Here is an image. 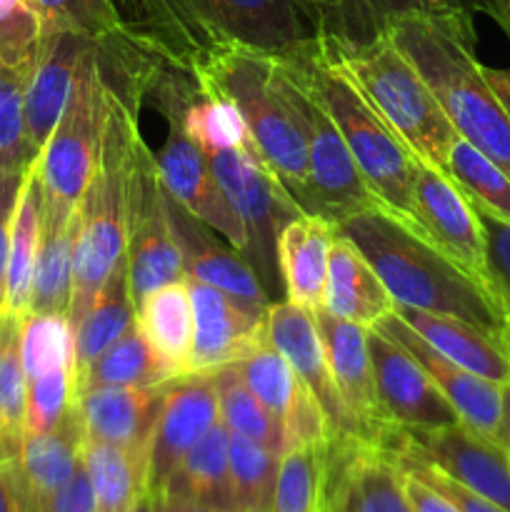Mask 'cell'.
Listing matches in <instances>:
<instances>
[{
    "instance_id": "obj_1",
    "label": "cell",
    "mask_w": 510,
    "mask_h": 512,
    "mask_svg": "<svg viewBox=\"0 0 510 512\" xmlns=\"http://www.w3.org/2000/svg\"><path fill=\"white\" fill-rule=\"evenodd\" d=\"M335 233L358 245L395 305L465 320L505 343L508 305L470 278L413 220L378 203L335 225Z\"/></svg>"
},
{
    "instance_id": "obj_2",
    "label": "cell",
    "mask_w": 510,
    "mask_h": 512,
    "mask_svg": "<svg viewBox=\"0 0 510 512\" xmlns=\"http://www.w3.org/2000/svg\"><path fill=\"white\" fill-rule=\"evenodd\" d=\"M388 35L423 75L455 133L510 175V115L475 58L468 8L430 5L400 18Z\"/></svg>"
},
{
    "instance_id": "obj_3",
    "label": "cell",
    "mask_w": 510,
    "mask_h": 512,
    "mask_svg": "<svg viewBox=\"0 0 510 512\" xmlns=\"http://www.w3.org/2000/svg\"><path fill=\"white\" fill-rule=\"evenodd\" d=\"M123 23L173 68L193 73L215 48L243 45L285 55L318 38L298 0H128Z\"/></svg>"
},
{
    "instance_id": "obj_4",
    "label": "cell",
    "mask_w": 510,
    "mask_h": 512,
    "mask_svg": "<svg viewBox=\"0 0 510 512\" xmlns=\"http://www.w3.org/2000/svg\"><path fill=\"white\" fill-rule=\"evenodd\" d=\"M275 58L333 118L375 198L400 218L413 220V153L345 73L330 40L318 35L303 48Z\"/></svg>"
},
{
    "instance_id": "obj_5",
    "label": "cell",
    "mask_w": 510,
    "mask_h": 512,
    "mask_svg": "<svg viewBox=\"0 0 510 512\" xmlns=\"http://www.w3.org/2000/svg\"><path fill=\"white\" fill-rule=\"evenodd\" d=\"M190 75L240 110L260 158L308 213V150L278 58L243 45H223L210 50Z\"/></svg>"
},
{
    "instance_id": "obj_6",
    "label": "cell",
    "mask_w": 510,
    "mask_h": 512,
    "mask_svg": "<svg viewBox=\"0 0 510 512\" xmlns=\"http://www.w3.org/2000/svg\"><path fill=\"white\" fill-rule=\"evenodd\" d=\"M108 93L103 148L98 165L80 198L78 238H75L73 298H70L68 323L73 328L80 315L93 303L100 285L108 280L110 270L125 255L128 243V185L135 148L140 143L138 110L140 103Z\"/></svg>"
},
{
    "instance_id": "obj_7",
    "label": "cell",
    "mask_w": 510,
    "mask_h": 512,
    "mask_svg": "<svg viewBox=\"0 0 510 512\" xmlns=\"http://www.w3.org/2000/svg\"><path fill=\"white\" fill-rule=\"evenodd\" d=\"M345 73L358 83L380 118L390 125L405 148L445 173V155L455 133L453 123L423 75L400 53L390 35L360 48H340L330 40Z\"/></svg>"
},
{
    "instance_id": "obj_8",
    "label": "cell",
    "mask_w": 510,
    "mask_h": 512,
    "mask_svg": "<svg viewBox=\"0 0 510 512\" xmlns=\"http://www.w3.org/2000/svg\"><path fill=\"white\" fill-rule=\"evenodd\" d=\"M105 115L108 93L100 78L93 45L80 63L63 115L33 160L45 205L63 210L78 208L103 148Z\"/></svg>"
},
{
    "instance_id": "obj_9",
    "label": "cell",
    "mask_w": 510,
    "mask_h": 512,
    "mask_svg": "<svg viewBox=\"0 0 510 512\" xmlns=\"http://www.w3.org/2000/svg\"><path fill=\"white\" fill-rule=\"evenodd\" d=\"M205 158L225 198L245 225L248 250L243 258L255 270L268 298L278 300V295H285L278 270V238L285 225L303 213V208L290 198L255 148L215 150L205 153Z\"/></svg>"
},
{
    "instance_id": "obj_10",
    "label": "cell",
    "mask_w": 510,
    "mask_h": 512,
    "mask_svg": "<svg viewBox=\"0 0 510 512\" xmlns=\"http://www.w3.org/2000/svg\"><path fill=\"white\" fill-rule=\"evenodd\" d=\"M125 258L135 308L153 290L185 280L183 255L170 223L168 190L160 180L155 155L145 138H140L130 168Z\"/></svg>"
},
{
    "instance_id": "obj_11",
    "label": "cell",
    "mask_w": 510,
    "mask_h": 512,
    "mask_svg": "<svg viewBox=\"0 0 510 512\" xmlns=\"http://www.w3.org/2000/svg\"><path fill=\"white\" fill-rule=\"evenodd\" d=\"M280 63V60H278ZM283 68V65H280ZM288 78L290 98L303 125L305 150H308V213L320 215L328 223L338 225L350 215L373 208L380 200L360 175L353 153L345 145L338 125L333 123L323 105L305 90L303 83L283 68Z\"/></svg>"
},
{
    "instance_id": "obj_12",
    "label": "cell",
    "mask_w": 510,
    "mask_h": 512,
    "mask_svg": "<svg viewBox=\"0 0 510 512\" xmlns=\"http://www.w3.org/2000/svg\"><path fill=\"white\" fill-rule=\"evenodd\" d=\"M413 223L470 278L503 300L490 273L483 225L475 215L473 203L448 173L420 163L418 158H415L413 183Z\"/></svg>"
},
{
    "instance_id": "obj_13",
    "label": "cell",
    "mask_w": 510,
    "mask_h": 512,
    "mask_svg": "<svg viewBox=\"0 0 510 512\" xmlns=\"http://www.w3.org/2000/svg\"><path fill=\"white\" fill-rule=\"evenodd\" d=\"M185 285L193 305V345L185 373H215L268 345V305L235 298L193 278H185Z\"/></svg>"
},
{
    "instance_id": "obj_14",
    "label": "cell",
    "mask_w": 510,
    "mask_h": 512,
    "mask_svg": "<svg viewBox=\"0 0 510 512\" xmlns=\"http://www.w3.org/2000/svg\"><path fill=\"white\" fill-rule=\"evenodd\" d=\"M313 315L340 400L355 425V435L360 443L390 450L400 428L390 423L380 403L373 363H370L368 328L335 318L323 308L315 310Z\"/></svg>"
},
{
    "instance_id": "obj_15",
    "label": "cell",
    "mask_w": 510,
    "mask_h": 512,
    "mask_svg": "<svg viewBox=\"0 0 510 512\" xmlns=\"http://www.w3.org/2000/svg\"><path fill=\"white\" fill-rule=\"evenodd\" d=\"M393 453L428 460L475 495L510 512V458L493 440L480 438L465 425L433 430H398Z\"/></svg>"
},
{
    "instance_id": "obj_16",
    "label": "cell",
    "mask_w": 510,
    "mask_h": 512,
    "mask_svg": "<svg viewBox=\"0 0 510 512\" xmlns=\"http://www.w3.org/2000/svg\"><path fill=\"white\" fill-rule=\"evenodd\" d=\"M320 512H413L395 455L358 440H330Z\"/></svg>"
},
{
    "instance_id": "obj_17",
    "label": "cell",
    "mask_w": 510,
    "mask_h": 512,
    "mask_svg": "<svg viewBox=\"0 0 510 512\" xmlns=\"http://www.w3.org/2000/svg\"><path fill=\"white\" fill-rule=\"evenodd\" d=\"M368 350L380 403L390 423L403 430H433L460 423L453 405L398 340L380 328H368Z\"/></svg>"
},
{
    "instance_id": "obj_18",
    "label": "cell",
    "mask_w": 510,
    "mask_h": 512,
    "mask_svg": "<svg viewBox=\"0 0 510 512\" xmlns=\"http://www.w3.org/2000/svg\"><path fill=\"white\" fill-rule=\"evenodd\" d=\"M265 335H268V343L288 360L293 373L318 400L320 410L328 420L330 440H358L353 420L340 400L338 385L330 373L315 315L290 300H273L265 313Z\"/></svg>"
},
{
    "instance_id": "obj_19",
    "label": "cell",
    "mask_w": 510,
    "mask_h": 512,
    "mask_svg": "<svg viewBox=\"0 0 510 512\" xmlns=\"http://www.w3.org/2000/svg\"><path fill=\"white\" fill-rule=\"evenodd\" d=\"M220 420L215 373H185L165 388L163 410L150 445L148 485L155 495L188 455V450Z\"/></svg>"
},
{
    "instance_id": "obj_20",
    "label": "cell",
    "mask_w": 510,
    "mask_h": 512,
    "mask_svg": "<svg viewBox=\"0 0 510 512\" xmlns=\"http://www.w3.org/2000/svg\"><path fill=\"white\" fill-rule=\"evenodd\" d=\"M93 45L95 40L70 30H45L38 58L25 78L23 100L25 133L35 153H40L48 143L68 103L80 63L93 50Z\"/></svg>"
},
{
    "instance_id": "obj_21",
    "label": "cell",
    "mask_w": 510,
    "mask_h": 512,
    "mask_svg": "<svg viewBox=\"0 0 510 512\" xmlns=\"http://www.w3.org/2000/svg\"><path fill=\"white\" fill-rule=\"evenodd\" d=\"M373 328H380L388 333L390 338L398 340L415 360L425 368L443 398L453 405L455 415H458L460 425L478 433L480 438H488L495 443V433H498L500 423V385L490 383V380L480 378V375L470 373V370L460 368L453 360L440 355L438 350L430 348L420 335H415L408 325L395 313L380 320Z\"/></svg>"
},
{
    "instance_id": "obj_22",
    "label": "cell",
    "mask_w": 510,
    "mask_h": 512,
    "mask_svg": "<svg viewBox=\"0 0 510 512\" xmlns=\"http://www.w3.org/2000/svg\"><path fill=\"white\" fill-rule=\"evenodd\" d=\"M165 385L128 388V385H90L80 390L75 405L80 410L85 440L120 448L150 450L155 425L165 400Z\"/></svg>"
},
{
    "instance_id": "obj_23",
    "label": "cell",
    "mask_w": 510,
    "mask_h": 512,
    "mask_svg": "<svg viewBox=\"0 0 510 512\" xmlns=\"http://www.w3.org/2000/svg\"><path fill=\"white\" fill-rule=\"evenodd\" d=\"M170 223H173L175 240H178L180 255H183L185 278L200 280L213 288L225 290L235 298L250 300L258 305H270L265 288L260 285L258 275L250 268L248 260L233 248L215 238V230L190 215L180 203H175L168 195Z\"/></svg>"
},
{
    "instance_id": "obj_24",
    "label": "cell",
    "mask_w": 510,
    "mask_h": 512,
    "mask_svg": "<svg viewBox=\"0 0 510 512\" xmlns=\"http://www.w3.org/2000/svg\"><path fill=\"white\" fill-rule=\"evenodd\" d=\"M320 308L363 328H373L395 310V300L390 298L373 265L353 240L340 233H335L330 245L328 278Z\"/></svg>"
},
{
    "instance_id": "obj_25",
    "label": "cell",
    "mask_w": 510,
    "mask_h": 512,
    "mask_svg": "<svg viewBox=\"0 0 510 512\" xmlns=\"http://www.w3.org/2000/svg\"><path fill=\"white\" fill-rule=\"evenodd\" d=\"M393 313L430 348L438 350L460 368L470 370L490 383H510V350L503 340L493 338L465 320L450 318V315L423 313V310L405 308V305H395Z\"/></svg>"
},
{
    "instance_id": "obj_26",
    "label": "cell",
    "mask_w": 510,
    "mask_h": 512,
    "mask_svg": "<svg viewBox=\"0 0 510 512\" xmlns=\"http://www.w3.org/2000/svg\"><path fill=\"white\" fill-rule=\"evenodd\" d=\"M333 238L335 225L310 213L290 220L278 238V270L285 300L310 313L323 305Z\"/></svg>"
},
{
    "instance_id": "obj_27",
    "label": "cell",
    "mask_w": 510,
    "mask_h": 512,
    "mask_svg": "<svg viewBox=\"0 0 510 512\" xmlns=\"http://www.w3.org/2000/svg\"><path fill=\"white\" fill-rule=\"evenodd\" d=\"M75 210L50 208L43 203V225H40V245L38 258H35L28 313L68 318L70 298H73L75 238H78Z\"/></svg>"
},
{
    "instance_id": "obj_28",
    "label": "cell",
    "mask_w": 510,
    "mask_h": 512,
    "mask_svg": "<svg viewBox=\"0 0 510 512\" xmlns=\"http://www.w3.org/2000/svg\"><path fill=\"white\" fill-rule=\"evenodd\" d=\"M138 318L133 290H130L128 258H120L100 285L93 303L73 325V380H78Z\"/></svg>"
},
{
    "instance_id": "obj_29",
    "label": "cell",
    "mask_w": 510,
    "mask_h": 512,
    "mask_svg": "<svg viewBox=\"0 0 510 512\" xmlns=\"http://www.w3.org/2000/svg\"><path fill=\"white\" fill-rule=\"evenodd\" d=\"M83 445L85 428L78 405H73L55 428L45 430V433L23 435L20 468H23L25 483L33 493L35 505L73 478L78 465L83 463Z\"/></svg>"
},
{
    "instance_id": "obj_30",
    "label": "cell",
    "mask_w": 510,
    "mask_h": 512,
    "mask_svg": "<svg viewBox=\"0 0 510 512\" xmlns=\"http://www.w3.org/2000/svg\"><path fill=\"white\" fill-rule=\"evenodd\" d=\"M158 498H190L215 508L235 510L230 490V430L223 420H218L188 450Z\"/></svg>"
},
{
    "instance_id": "obj_31",
    "label": "cell",
    "mask_w": 510,
    "mask_h": 512,
    "mask_svg": "<svg viewBox=\"0 0 510 512\" xmlns=\"http://www.w3.org/2000/svg\"><path fill=\"white\" fill-rule=\"evenodd\" d=\"M40 225H43V190H40L35 165L25 170L18 203L13 210L8 243V288H5V310L25 315L33 290V270L38 258Z\"/></svg>"
},
{
    "instance_id": "obj_32",
    "label": "cell",
    "mask_w": 510,
    "mask_h": 512,
    "mask_svg": "<svg viewBox=\"0 0 510 512\" xmlns=\"http://www.w3.org/2000/svg\"><path fill=\"white\" fill-rule=\"evenodd\" d=\"M180 378L158 350L145 338L143 328L135 323L98 355L93 365L75 380V398L90 385H128V388H155Z\"/></svg>"
},
{
    "instance_id": "obj_33",
    "label": "cell",
    "mask_w": 510,
    "mask_h": 512,
    "mask_svg": "<svg viewBox=\"0 0 510 512\" xmlns=\"http://www.w3.org/2000/svg\"><path fill=\"white\" fill-rule=\"evenodd\" d=\"M83 463L93 485L95 512H128L148 485L150 450L85 440Z\"/></svg>"
},
{
    "instance_id": "obj_34",
    "label": "cell",
    "mask_w": 510,
    "mask_h": 512,
    "mask_svg": "<svg viewBox=\"0 0 510 512\" xmlns=\"http://www.w3.org/2000/svg\"><path fill=\"white\" fill-rule=\"evenodd\" d=\"M138 325L160 358L178 375H185L190 345H193V305L188 285H163L138 305Z\"/></svg>"
},
{
    "instance_id": "obj_35",
    "label": "cell",
    "mask_w": 510,
    "mask_h": 512,
    "mask_svg": "<svg viewBox=\"0 0 510 512\" xmlns=\"http://www.w3.org/2000/svg\"><path fill=\"white\" fill-rule=\"evenodd\" d=\"M328 445L305 443L285 448L278 463L273 503L268 512H320L323 510Z\"/></svg>"
},
{
    "instance_id": "obj_36",
    "label": "cell",
    "mask_w": 510,
    "mask_h": 512,
    "mask_svg": "<svg viewBox=\"0 0 510 512\" xmlns=\"http://www.w3.org/2000/svg\"><path fill=\"white\" fill-rule=\"evenodd\" d=\"M215 385H218V405H220V420L228 425L230 433L243 435V438L255 440V443L265 445L273 453L283 455L285 438L283 428L278 420L263 408L253 390L240 375L238 365H225V368L215 370Z\"/></svg>"
},
{
    "instance_id": "obj_37",
    "label": "cell",
    "mask_w": 510,
    "mask_h": 512,
    "mask_svg": "<svg viewBox=\"0 0 510 512\" xmlns=\"http://www.w3.org/2000/svg\"><path fill=\"white\" fill-rule=\"evenodd\" d=\"M183 125L185 133L200 145L203 153L255 148L240 110L228 98L213 93V90H205L200 83L185 105Z\"/></svg>"
},
{
    "instance_id": "obj_38",
    "label": "cell",
    "mask_w": 510,
    "mask_h": 512,
    "mask_svg": "<svg viewBox=\"0 0 510 512\" xmlns=\"http://www.w3.org/2000/svg\"><path fill=\"white\" fill-rule=\"evenodd\" d=\"M430 8L428 0H333L328 40L340 48H360L385 38L400 18Z\"/></svg>"
},
{
    "instance_id": "obj_39",
    "label": "cell",
    "mask_w": 510,
    "mask_h": 512,
    "mask_svg": "<svg viewBox=\"0 0 510 512\" xmlns=\"http://www.w3.org/2000/svg\"><path fill=\"white\" fill-rule=\"evenodd\" d=\"M280 455L243 435L230 433V490L235 512H268Z\"/></svg>"
},
{
    "instance_id": "obj_40",
    "label": "cell",
    "mask_w": 510,
    "mask_h": 512,
    "mask_svg": "<svg viewBox=\"0 0 510 512\" xmlns=\"http://www.w3.org/2000/svg\"><path fill=\"white\" fill-rule=\"evenodd\" d=\"M23 318L0 310V433L23 440L28 408V375L23 368Z\"/></svg>"
},
{
    "instance_id": "obj_41",
    "label": "cell",
    "mask_w": 510,
    "mask_h": 512,
    "mask_svg": "<svg viewBox=\"0 0 510 512\" xmlns=\"http://www.w3.org/2000/svg\"><path fill=\"white\" fill-rule=\"evenodd\" d=\"M445 173L475 203L510 220V175L460 135H455L445 155Z\"/></svg>"
},
{
    "instance_id": "obj_42",
    "label": "cell",
    "mask_w": 510,
    "mask_h": 512,
    "mask_svg": "<svg viewBox=\"0 0 510 512\" xmlns=\"http://www.w3.org/2000/svg\"><path fill=\"white\" fill-rule=\"evenodd\" d=\"M235 365H238L240 375L248 383V388L255 393V398L263 403V408L283 428V423L293 413L300 395L308 390L303 380L293 373L288 360L268 343L255 350V353H250L248 358L238 360Z\"/></svg>"
},
{
    "instance_id": "obj_43",
    "label": "cell",
    "mask_w": 510,
    "mask_h": 512,
    "mask_svg": "<svg viewBox=\"0 0 510 512\" xmlns=\"http://www.w3.org/2000/svg\"><path fill=\"white\" fill-rule=\"evenodd\" d=\"M23 368L28 380L73 370V328L65 315L28 313L23 318Z\"/></svg>"
},
{
    "instance_id": "obj_44",
    "label": "cell",
    "mask_w": 510,
    "mask_h": 512,
    "mask_svg": "<svg viewBox=\"0 0 510 512\" xmlns=\"http://www.w3.org/2000/svg\"><path fill=\"white\" fill-rule=\"evenodd\" d=\"M25 75L0 60V173H25L38 158L25 133Z\"/></svg>"
},
{
    "instance_id": "obj_45",
    "label": "cell",
    "mask_w": 510,
    "mask_h": 512,
    "mask_svg": "<svg viewBox=\"0 0 510 512\" xmlns=\"http://www.w3.org/2000/svg\"><path fill=\"white\" fill-rule=\"evenodd\" d=\"M45 38L35 0H0V60L28 78Z\"/></svg>"
},
{
    "instance_id": "obj_46",
    "label": "cell",
    "mask_w": 510,
    "mask_h": 512,
    "mask_svg": "<svg viewBox=\"0 0 510 512\" xmlns=\"http://www.w3.org/2000/svg\"><path fill=\"white\" fill-rule=\"evenodd\" d=\"M35 5L45 30H70L100 43L123 28L115 0H35Z\"/></svg>"
},
{
    "instance_id": "obj_47",
    "label": "cell",
    "mask_w": 510,
    "mask_h": 512,
    "mask_svg": "<svg viewBox=\"0 0 510 512\" xmlns=\"http://www.w3.org/2000/svg\"><path fill=\"white\" fill-rule=\"evenodd\" d=\"M75 405L73 370H55L28 380V408H25V435L45 433L55 428Z\"/></svg>"
},
{
    "instance_id": "obj_48",
    "label": "cell",
    "mask_w": 510,
    "mask_h": 512,
    "mask_svg": "<svg viewBox=\"0 0 510 512\" xmlns=\"http://www.w3.org/2000/svg\"><path fill=\"white\" fill-rule=\"evenodd\" d=\"M470 203H473L475 215H478L480 225H483L490 273H493V280L498 285L503 300L510 305V220L500 218L498 213L488 210L485 205L475 203L473 198H470Z\"/></svg>"
},
{
    "instance_id": "obj_49",
    "label": "cell",
    "mask_w": 510,
    "mask_h": 512,
    "mask_svg": "<svg viewBox=\"0 0 510 512\" xmlns=\"http://www.w3.org/2000/svg\"><path fill=\"white\" fill-rule=\"evenodd\" d=\"M390 453H393V450H390ZM393 455L405 470H410V473L418 475L420 480H425L428 485H433L438 493H443L445 498L453 500V503L458 505L463 512H505L503 508H498V505L488 503L485 498L475 495L473 490H468L465 485H460L458 480H453L448 473H443L440 468H435V465L428 463V460H420L410 453H393Z\"/></svg>"
},
{
    "instance_id": "obj_50",
    "label": "cell",
    "mask_w": 510,
    "mask_h": 512,
    "mask_svg": "<svg viewBox=\"0 0 510 512\" xmlns=\"http://www.w3.org/2000/svg\"><path fill=\"white\" fill-rule=\"evenodd\" d=\"M0 512H38L20 468V440L0 433Z\"/></svg>"
},
{
    "instance_id": "obj_51",
    "label": "cell",
    "mask_w": 510,
    "mask_h": 512,
    "mask_svg": "<svg viewBox=\"0 0 510 512\" xmlns=\"http://www.w3.org/2000/svg\"><path fill=\"white\" fill-rule=\"evenodd\" d=\"M38 512H95L93 485H90V475L85 463L78 465L73 478L50 493L48 498L38 500Z\"/></svg>"
},
{
    "instance_id": "obj_52",
    "label": "cell",
    "mask_w": 510,
    "mask_h": 512,
    "mask_svg": "<svg viewBox=\"0 0 510 512\" xmlns=\"http://www.w3.org/2000/svg\"><path fill=\"white\" fill-rule=\"evenodd\" d=\"M23 178L25 173H0V310L5 308V288H8L10 223H13V210Z\"/></svg>"
},
{
    "instance_id": "obj_53",
    "label": "cell",
    "mask_w": 510,
    "mask_h": 512,
    "mask_svg": "<svg viewBox=\"0 0 510 512\" xmlns=\"http://www.w3.org/2000/svg\"><path fill=\"white\" fill-rule=\"evenodd\" d=\"M400 470H403V490H405V498H408L410 510L413 512H463L453 503V500L445 498V495L438 493L433 485L420 480L418 475L405 470L403 465H400Z\"/></svg>"
},
{
    "instance_id": "obj_54",
    "label": "cell",
    "mask_w": 510,
    "mask_h": 512,
    "mask_svg": "<svg viewBox=\"0 0 510 512\" xmlns=\"http://www.w3.org/2000/svg\"><path fill=\"white\" fill-rule=\"evenodd\" d=\"M298 3L315 23L320 38H328L333 28V0H298Z\"/></svg>"
},
{
    "instance_id": "obj_55",
    "label": "cell",
    "mask_w": 510,
    "mask_h": 512,
    "mask_svg": "<svg viewBox=\"0 0 510 512\" xmlns=\"http://www.w3.org/2000/svg\"><path fill=\"white\" fill-rule=\"evenodd\" d=\"M468 3L470 8L493 18L495 25L505 33V38L510 40V0H468Z\"/></svg>"
},
{
    "instance_id": "obj_56",
    "label": "cell",
    "mask_w": 510,
    "mask_h": 512,
    "mask_svg": "<svg viewBox=\"0 0 510 512\" xmlns=\"http://www.w3.org/2000/svg\"><path fill=\"white\" fill-rule=\"evenodd\" d=\"M483 75L490 88H493V93L498 95L505 113L510 115V65L508 68H488V65H483Z\"/></svg>"
},
{
    "instance_id": "obj_57",
    "label": "cell",
    "mask_w": 510,
    "mask_h": 512,
    "mask_svg": "<svg viewBox=\"0 0 510 512\" xmlns=\"http://www.w3.org/2000/svg\"><path fill=\"white\" fill-rule=\"evenodd\" d=\"M495 445H500L510 458V383L500 385V423L498 433H495Z\"/></svg>"
},
{
    "instance_id": "obj_58",
    "label": "cell",
    "mask_w": 510,
    "mask_h": 512,
    "mask_svg": "<svg viewBox=\"0 0 510 512\" xmlns=\"http://www.w3.org/2000/svg\"><path fill=\"white\" fill-rule=\"evenodd\" d=\"M158 512H235L215 508V505L198 503L190 498H158Z\"/></svg>"
},
{
    "instance_id": "obj_59",
    "label": "cell",
    "mask_w": 510,
    "mask_h": 512,
    "mask_svg": "<svg viewBox=\"0 0 510 512\" xmlns=\"http://www.w3.org/2000/svg\"><path fill=\"white\" fill-rule=\"evenodd\" d=\"M128 512H158V495L150 490V485H145L143 490L138 493L135 503L130 505Z\"/></svg>"
},
{
    "instance_id": "obj_60",
    "label": "cell",
    "mask_w": 510,
    "mask_h": 512,
    "mask_svg": "<svg viewBox=\"0 0 510 512\" xmlns=\"http://www.w3.org/2000/svg\"><path fill=\"white\" fill-rule=\"evenodd\" d=\"M430 5H450V0H428Z\"/></svg>"
},
{
    "instance_id": "obj_61",
    "label": "cell",
    "mask_w": 510,
    "mask_h": 512,
    "mask_svg": "<svg viewBox=\"0 0 510 512\" xmlns=\"http://www.w3.org/2000/svg\"><path fill=\"white\" fill-rule=\"evenodd\" d=\"M505 345H508V350H510V328H508V338H505Z\"/></svg>"
}]
</instances>
